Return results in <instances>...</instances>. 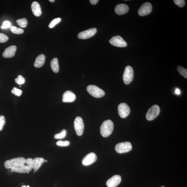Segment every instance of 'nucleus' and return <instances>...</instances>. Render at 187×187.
Segmentation results:
<instances>
[{"label":"nucleus","mask_w":187,"mask_h":187,"mask_svg":"<svg viewBox=\"0 0 187 187\" xmlns=\"http://www.w3.org/2000/svg\"><path fill=\"white\" fill-rule=\"evenodd\" d=\"M4 165L6 168L10 169L11 172L26 173L31 171L32 169L27 164L26 159L23 157L7 160L5 161Z\"/></svg>","instance_id":"f257e3e1"},{"label":"nucleus","mask_w":187,"mask_h":187,"mask_svg":"<svg viewBox=\"0 0 187 187\" xmlns=\"http://www.w3.org/2000/svg\"><path fill=\"white\" fill-rule=\"evenodd\" d=\"M114 129V124L110 120L105 121L100 127V132L104 137H108L112 133Z\"/></svg>","instance_id":"f03ea898"},{"label":"nucleus","mask_w":187,"mask_h":187,"mask_svg":"<svg viewBox=\"0 0 187 187\" xmlns=\"http://www.w3.org/2000/svg\"><path fill=\"white\" fill-rule=\"evenodd\" d=\"M87 90L91 96L97 98L101 97L105 94L104 91L95 85H89L87 87Z\"/></svg>","instance_id":"7ed1b4c3"},{"label":"nucleus","mask_w":187,"mask_h":187,"mask_svg":"<svg viewBox=\"0 0 187 187\" xmlns=\"http://www.w3.org/2000/svg\"><path fill=\"white\" fill-rule=\"evenodd\" d=\"M134 74L133 68L130 66L126 67L123 75V80L125 84L128 85L134 79Z\"/></svg>","instance_id":"20e7f679"},{"label":"nucleus","mask_w":187,"mask_h":187,"mask_svg":"<svg viewBox=\"0 0 187 187\" xmlns=\"http://www.w3.org/2000/svg\"><path fill=\"white\" fill-rule=\"evenodd\" d=\"M74 127L78 136H82L84 128V123L82 117H78L76 118L74 122Z\"/></svg>","instance_id":"39448f33"},{"label":"nucleus","mask_w":187,"mask_h":187,"mask_svg":"<svg viewBox=\"0 0 187 187\" xmlns=\"http://www.w3.org/2000/svg\"><path fill=\"white\" fill-rule=\"evenodd\" d=\"M132 149L131 143L129 142L120 143L115 147L116 151L120 154L126 153L131 151Z\"/></svg>","instance_id":"423d86ee"},{"label":"nucleus","mask_w":187,"mask_h":187,"mask_svg":"<svg viewBox=\"0 0 187 187\" xmlns=\"http://www.w3.org/2000/svg\"><path fill=\"white\" fill-rule=\"evenodd\" d=\"M159 106L157 105H154L149 109L147 113L146 117L148 121L154 120L158 116L160 113Z\"/></svg>","instance_id":"0eeeda50"},{"label":"nucleus","mask_w":187,"mask_h":187,"mask_svg":"<svg viewBox=\"0 0 187 187\" xmlns=\"http://www.w3.org/2000/svg\"><path fill=\"white\" fill-rule=\"evenodd\" d=\"M109 42L114 46L118 47H125L127 44L122 37L119 36H113L110 40Z\"/></svg>","instance_id":"6e6552de"},{"label":"nucleus","mask_w":187,"mask_h":187,"mask_svg":"<svg viewBox=\"0 0 187 187\" xmlns=\"http://www.w3.org/2000/svg\"><path fill=\"white\" fill-rule=\"evenodd\" d=\"M118 111L120 116L122 118H125L130 114V109L126 103H121L118 107Z\"/></svg>","instance_id":"1a4fd4ad"},{"label":"nucleus","mask_w":187,"mask_h":187,"mask_svg":"<svg viewBox=\"0 0 187 187\" xmlns=\"http://www.w3.org/2000/svg\"><path fill=\"white\" fill-rule=\"evenodd\" d=\"M97 31V29L96 28L89 29L79 33L78 35V37L79 38L81 39L90 38L96 33Z\"/></svg>","instance_id":"9d476101"},{"label":"nucleus","mask_w":187,"mask_h":187,"mask_svg":"<svg viewBox=\"0 0 187 187\" xmlns=\"http://www.w3.org/2000/svg\"><path fill=\"white\" fill-rule=\"evenodd\" d=\"M152 10V6L149 2H145L140 8L138 13L140 16H145L150 13Z\"/></svg>","instance_id":"9b49d317"},{"label":"nucleus","mask_w":187,"mask_h":187,"mask_svg":"<svg viewBox=\"0 0 187 187\" xmlns=\"http://www.w3.org/2000/svg\"><path fill=\"white\" fill-rule=\"evenodd\" d=\"M97 157L94 152L88 154L83 159L82 163L83 165L87 166L90 165L96 162Z\"/></svg>","instance_id":"f8f14e48"},{"label":"nucleus","mask_w":187,"mask_h":187,"mask_svg":"<svg viewBox=\"0 0 187 187\" xmlns=\"http://www.w3.org/2000/svg\"><path fill=\"white\" fill-rule=\"evenodd\" d=\"M121 181V177L119 175H115L108 180L106 182L108 187H116Z\"/></svg>","instance_id":"ddd939ff"},{"label":"nucleus","mask_w":187,"mask_h":187,"mask_svg":"<svg viewBox=\"0 0 187 187\" xmlns=\"http://www.w3.org/2000/svg\"><path fill=\"white\" fill-rule=\"evenodd\" d=\"M76 99L75 94L70 91L65 92L62 96V101L65 103H71L74 102Z\"/></svg>","instance_id":"4468645a"},{"label":"nucleus","mask_w":187,"mask_h":187,"mask_svg":"<svg viewBox=\"0 0 187 187\" xmlns=\"http://www.w3.org/2000/svg\"><path fill=\"white\" fill-rule=\"evenodd\" d=\"M17 47L15 45H11L6 49L2 56L5 58H10L13 57L14 55L16 50Z\"/></svg>","instance_id":"2eb2a0df"},{"label":"nucleus","mask_w":187,"mask_h":187,"mask_svg":"<svg viewBox=\"0 0 187 187\" xmlns=\"http://www.w3.org/2000/svg\"><path fill=\"white\" fill-rule=\"evenodd\" d=\"M129 8L127 5L125 4H119L117 5L115 8V11L118 15H122L128 12Z\"/></svg>","instance_id":"dca6fc26"},{"label":"nucleus","mask_w":187,"mask_h":187,"mask_svg":"<svg viewBox=\"0 0 187 187\" xmlns=\"http://www.w3.org/2000/svg\"><path fill=\"white\" fill-rule=\"evenodd\" d=\"M44 158L37 157L33 159L32 163V167L34 172H36L41 167L43 163L45 162Z\"/></svg>","instance_id":"f3484780"},{"label":"nucleus","mask_w":187,"mask_h":187,"mask_svg":"<svg viewBox=\"0 0 187 187\" xmlns=\"http://www.w3.org/2000/svg\"><path fill=\"white\" fill-rule=\"evenodd\" d=\"M31 9L34 15L38 17L41 15V8L38 2H33L31 5Z\"/></svg>","instance_id":"a211bd4d"},{"label":"nucleus","mask_w":187,"mask_h":187,"mask_svg":"<svg viewBox=\"0 0 187 187\" xmlns=\"http://www.w3.org/2000/svg\"><path fill=\"white\" fill-rule=\"evenodd\" d=\"M45 57L44 54H40L36 57L34 63V66L36 68L41 67L45 64Z\"/></svg>","instance_id":"6ab92c4d"},{"label":"nucleus","mask_w":187,"mask_h":187,"mask_svg":"<svg viewBox=\"0 0 187 187\" xmlns=\"http://www.w3.org/2000/svg\"><path fill=\"white\" fill-rule=\"evenodd\" d=\"M51 67L54 73H58L59 70L58 60L57 57L53 58L51 62Z\"/></svg>","instance_id":"aec40b11"},{"label":"nucleus","mask_w":187,"mask_h":187,"mask_svg":"<svg viewBox=\"0 0 187 187\" xmlns=\"http://www.w3.org/2000/svg\"><path fill=\"white\" fill-rule=\"evenodd\" d=\"M16 22L20 27L23 28L26 27L28 23L27 19L25 18L17 20Z\"/></svg>","instance_id":"412c9836"},{"label":"nucleus","mask_w":187,"mask_h":187,"mask_svg":"<svg viewBox=\"0 0 187 187\" xmlns=\"http://www.w3.org/2000/svg\"><path fill=\"white\" fill-rule=\"evenodd\" d=\"M10 29L11 32L16 34H21L24 33V31L22 29L15 26H11Z\"/></svg>","instance_id":"4be33fe9"},{"label":"nucleus","mask_w":187,"mask_h":187,"mask_svg":"<svg viewBox=\"0 0 187 187\" xmlns=\"http://www.w3.org/2000/svg\"><path fill=\"white\" fill-rule=\"evenodd\" d=\"M177 70L178 72L183 77L187 78V70L186 69L183 68L182 66H178Z\"/></svg>","instance_id":"5701e85b"},{"label":"nucleus","mask_w":187,"mask_h":187,"mask_svg":"<svg viewBox=\"0 0 187 187\" xmlns=\"http://www.w3.org/2000/svg\"><path fill=\"white\" fill-rule=\"evenodd\" d=\"M67 134V131L65 129H63L60 133L54 135V138L56 139H64Z\"/></svg>","instance_id":"b1692460"},{"label":"nucleus","mask_w":187,"mask_h":187,"mask_svg":"<svg viewBox=\"0 0 187 187\" xmlns=\"http://www.w3.org/2000/svg\"><path fill=\"white\" fill-rule=\"evenodd\" d=\"M24 78L21 75H19L15 79V82L17 84L19 85L23 84L25 82Z\"/></svg>","instance_id":"393cba45"},{"label":"nucleus","mask_w":187,"mask_h":187,"mask_svg":"<svg viewBox=\"0 0 187 187\" xmlns=\"http://www.w3.org/2000/svg\"><path fill=\"white\" fill-rule=\"evenodd\" d=\"M61 21V19L60 18H57L54 19L52 21L49 25V27L50 28H53L55 26L58 24Z\"/></svg>","instance_id":"a878e982"},{"label":"nucleus","mask_w":187,"mask_h":187,"mask_svg":"<svg viewBox=\"0 0 187 187\" xmlns=\"http://www.w3.org/2000/svg\"><path fill=\"white\" fill-rule=\"evenodd\" d=\"M70 142L68 141H62L60 140L56 143L57 145L61 147L68 146L70 145Z\"/></svg>","instance_id":"bb28decb"},{"label":"nucleus","mask_w":187,"mask_h":187,"mask_svg":"<svg viewBox=\"0 0 187 187\" xmlns=\"http://www.w3.org/2000/svg\"><path fill=\"white\" fill-rule=\"evenodd\" d=\"M11 93L17 96H21L22 93V91L21 90H20L16 87H14L13 90L11 91Z\"/></svg>","instance_id":"cd10ccee"},{"label":"nucleus","mask_w":187,"mask_h":187,"mask_svg":"<svg viewBox=\"0 0 187 187\" xmlns=\"http://www.w3.org/2000/svg\"><path fill=\"white\" fill-rule=\"evenodd\" d=\"M8 40V37L5 34L0 33V43H5Z\"/></svg>","instance_id":"c85d7f7f"},{"label":"nucleus","mask_w":187,"mask_h":187,"mask_svg":"<svg viewBox=\"0 0 187 187\" xmlns=\"http://www.w3.org/2000/svg\"><path fill=\"white\" fill-rule=\"evenodd\" d=\"M5 119L3 116H0V131H2L5 124Z\"/></svg>","instance_id":"c756f323"},{"label":"nucleus","mask_w":187,"mask_h":187,"mask_svg":"<svg viewBox=\"0 0 187 187\" xmlns=\"http://www.w3.org/2000/svg\"><path fill=\"white\" fill-rule=\"evenodd\" d=\"M174 2L175 4L180 7H183L185 3V1L184 0H174Z\"/></svg>","instance_id":"7c9ffc66"},{"label":"nucleus","mask_w":187,"mask_h":187,"mask_svg":"<svg viewBox=\"0 0 187 187\" xmlns=\"http://www.w3.org/2000/svg\"><path fill=\"white\" fill-rule=\"evenodd\" d=\"M2 25V26L1 28L3 29L11 27V23L10 22L6 21L3 22Z\"/></svg>","instance_id":"2f4dec72"},{"label":"nucleus","mask_w":187,"mask_h":187,"mask_svg":"<svg viewBox=\"0 0 187 187\" xmlns=\"http://www.w3.org/2000/svg\"><path fill=\"white\" fill-rule=\"evenodd\" d=\"M92 5H96L99 2L98 0H90V1Z\"/></svg>","instance_id":"473e14b6"},{"label":"nucleus","mask_w":187,"mask_h":187,"mask_svg":"<svg viewBox=\"0 0 187 187\" xmlns=\"http://www.w3.org/2000/svg\"><path fill=\"white\" fill-rule=\"evenodd\" d=\"M175 93L178 95L180 94L181 91L179 89L177 88L176 89V90H175Z\"/></svg>","instance_id":"72a5a7b5"},{"label":"nucleus","mask_w":187,"mask_h":187,"mask_svg":"<svg viewBox=\"0 0 187 187\" xmlns=\"http://www.w3.org/2000/svg\"><path fill=\"white\" fill-rule=\"evenodd\" d=\"M49 1L51 2H54V1H54V0H49Z\"/></svg>","instance_id":"f704fd0d"},{"label":"nucleus","mask_w":187,"mask_h":187,"mask_svg":"<svg viewBox=\"0 0 187 187\" xmlns=\"http://www.w3.org/2000/svg\"><path fill=\"white\" fill-rule=\"evenodd\" d=\"M21 187H30V186L29 185H27V186H26L25 185H23Z\"/></svg>","instance_id":"c9c22d12"},{"label":"nucleus","mask_w":187,"mask_h":187,"mask_svg":"<svg viewBox=\"0 0 187 187\" xmlns=\"http://www.w3.org/2000/svg\"><path fill=\"white\" fill-rule=\"evenodd\" d=\"M45 162H47V160H45Z\"/></svg>","instance_id":"e433bc0d"},{"label":"nucleus","mask_w":187,"mask_h":187,"mask_svg":"<svg viewBox=\"0 0 187 187\" xmlns=\"http://www.w3.org/2000/svg\"><path fill=\"white\" fill-rule=\"evenodd\" d=\"M165 187L164 186H162V187Z\"/></svg>","instance_id":"4c0bfd02"}]
</instances>
